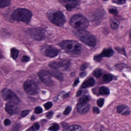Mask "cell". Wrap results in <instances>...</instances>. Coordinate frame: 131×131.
Segmentation results:
<instances>
[{
    "mask_svg": "<svg viewBox=\"0 0 131 131\" xmlns=\"http://www.w3.org/2000/svg\"><path fill=\"white\" fill-rule=\"evenodd\" d=\"M59 45L62 49L70 54L79 55L82 50L81 45L74 40H64L61 42Z\"/></svg>",
    "mask_w": 131,
    "mask_h": 131,
    "instance_id": "obj_1",
    "label": "cell"
},
{
    "mask_svg": "<svg viewBox=\"0 0 131 131\" xmlns=\"http://www.w3.org/2000/svg\"><path fill=\"white\" fill-rule=\"evenodd\" d=\"M32 14L29 10L23 8L17 9L14 11L12 17L14 20L28 24L31 20Z\"/></svg>",
    "mask_w": 131,
    "mask_h": 131,
    "instance_id": "obj_2",
    "label": "cell"
},
{
    "mask_svg": "<svg viewBox=\"0 0 131 131\" xmlns=\"http://www.w3.org/2000/svg\"><path fill=\"white\" fill-rule=\"evenodd\" d=\"M71 26L78 30H85L89 26L87 19L81 14H76L70 19Z\"/></svg>",
    "mask_w": 131,
    "mask_h": 131,
    "instance_id": "obj_3",
    "label": "cell"
},
{
    "mask_svg": "<svg viewBox=\"0 0 131 131\" xmlns=\"http://www.w3.org/2000/svg\"><path fill=\"white\" fill-rule=\"evenodd\" d=\"M76 35L82 42L87 46L93 47L96 45V40L94 36L85 30H78Z\"/></svg>",
    "mask_w": 131,
    "mask_h": 131,
    "instance_id": "obj_4",
    "label": "cell"
},
{
    "mask_svg": "<svg viewBox=\"0 0 131 131\" xmlns=\"http://www.w3.org/2000/svg\"><path fill=\"white\" fill-rule=\"evenodd\" d=\"M47 17L51 23L58 26H62L66 22L65 16L60 11H51L48 13Z\"/></svg>",
    "mask_w": 131,
    "mask_h": 131,
    "instance_id": "obj_5",
    "label": "cell"
},
{
    "mask_svg": "<svg viewBox=\"0 0 131 131\" xmlns=\"http://www.w3.org/2000/svg\"><path fill=\"white\" fill-rule=\"evenodd\" d=\"M2 96L3 99L6 101L13 102L17 104L20 102V100L17 96L12 90L5 88L2 91Z\"/></svg>",
    "mask_w": 131,
    "mask_h": 131,
    "instance_id": "obj_6",
    "label": "cell"
},
{
    "mask_svg": "<svg viewBox=\"0 0 131 131\" xmlns=\"http://www.w3.org/2000/svg\"><path fill=\"white\" fill-rule=\"evenodd\" d=\"M29 35L31 38L37 41L43 40L46 37L45 32L39 28H32L27 31Z\"/></svg>",
    "mask_w": 131,
    "mask_h": 131,
    "instance_id": "obj_7",
    "label": "cell"
},
{
    "mask_svg": "<svg viewBox=\"0 0 131 131\" xmlns=\"http://www.w3.org/2000/svg\"><path fill=\"white\" fill-rule=\"evenodd\" d=\"M25 92L29 95H35L38 92V87L36 83L30 80H27L24 83Z\"/></svg>",
    "mask_w": 131,
    "mask_h": 131,
    "instance_id": "obj_8",
    "label": "cell"
},
{
    "mask_svg": "<svg viewBox=\"0 0 131 131\" xmlns=\"http://www.w3.org/2000/svg\"><path fill=\"white\" fill-rule=\"evenodd\" d=\"M38 76L40 80L46 85L50 86L53 84V81L51 78V75L49 72L45 70H41L38 73Z\"/></svg>",
    "mask_w": 131,
    "mask_h": 131,
    "instance_id": "obj_9",
    "label": "cell"
},
{
    "mask_svg": "<svg viewBox=\"0 0 131 131\" xmlns=\"http://www.w3.org/2000/svg\"><path fill=\"white\" fill-rule=\"evenodd\" d=\"M42 52L43 55L50 58L56 57L58 54L57 49L50 46H46L43 47Z\"/></svg>",
    "mask_w": 131,
    "mask_h": 131,
    "instance_id": "obj_10",
    "label": "cell"
},
{
    "mask_svg": "<svg viewBox=\"0 0 131 131\" xmlns=\"http://www.w3.org/2000/svg\"><path fill=\"white\" fill-rule=\"evenodd\" d=\"M114 54V51L111 48L105 49L99 55H96L94 57L95 61L100 62L103 57H110Z\"/></svg>",
    "mask_w": 131,
    "mask_h": 131,
    "instance_id": "obj_11",
    "label": "cell"
},
{
    "mask_svg": "<svg viewBox=\"0 0 131 131\" xmlns=\"http://www.w3.org/2000/svg\"><path fill=\"white\" fill-rule=\"evenodd\" d=\"M60 1L68 10H72L79 4L77 0H60Z\"/></svg>",
    "mask_w": 131,
    "mask_h": 131,
    "instance_id": "obj_12",
    "label": "cell"
},
{
    "mask_svg": "<svg viewBox=\"0 0 131 131\" xmlns=\"http://www.w3.org/2000/svg\"><path fill=\"white\" fill-rule=\"evenodd\" d=\"M17 105L13 102H8L6 104L5 107L6 111L11 115L16 114L18 111Z\"/></svg>",
    "mask_w": 131,
    "mask_h": 131,
    "instance_id": "obj_13",
    "label": "cell"
},
{
    "mask_svg": "<svg viewBox=\"0 0 131 131\" xmlns=\"http://www.w3.org/2000/svg\"><path fill=\"white\" fill-rule=\"evenodd\" d=\"M69 64L68 61H53L50 62L49 65L50 68L56 69L62 67L67 68Z\"/></svg>",
    "mask_w": 131,
    "mask_h": 131,
    "instance_id": "obj_14",
    "label": "cell"
},
{
    "mask_svg": "<svg viewBox=\"0 0 131 131\" xmlns=\"http://www.w3.org/2000/svg\"><path fill=\"white\" fill-rule=\"evenodd\" d=\"M77 109L80 114H84L88 112L90 109V105L87 103H79L77 106Z\"/></svg>",
    "mask_w": 131,
    "mask_h": 131,
    "instance_id": "obj_15",
    "label": "cell"
},
{
    "mask_svg": "<svg viewBox=\"0 0 131 131\" xmlns=\"http://www.w3.org/2000/svg\"><path fill=\"white\" fill-rule=\"evenodd\" d=\"M117 110L118 113L123 115H128L130 113L129 108L126 105H122L118 106Z\"/></svg>",
    "mask_w": 131,
    "mask_h": 131,
    "instance_id": "obj_16",
    "label": "cell"
},
{
    "mask_svg": "<svg viewBox=\"0 0 131 131\" xmlns=\"http://www.w3.org/2000/svg\"><path fill=\"white\" fill-rule=\"evenodd\" d=\"M52 76L56 78L58 80L62 81L63 79V75L62 73L56 70H52L49 72Z\"/></svg>",
    "mask_w": 131,
    "mask_h": 131,
    "instance_id": "obj_17",
    "label": "cell"
},
{
    "mask_svg": "<svg viewBox=\"0 0 131 131\" xmlns=\"http://www.w3.org/2000/svg\"><path fill=\"white\" fill-rule=\"evenodd\" d=\"M95 83V81L93 78H90L85 81L82 84L81 88L85 89L93 86Z\"/></svg>",
    "mask_w": 131,
    "mask_h": 131,
    "instance_id": "obj_18",
    "label": "cell"
},
{
    "mask_svg": "<svg viewBox=\"0 0 131 131\" xmlns=\"http://www.w3.org/2000/svg\"><path fill=\"white\" fill-rule=\"evenodd\" d=\"M82 130V128L81 126L77 125H73L70 126L68 127L67 129H65L66 131H81Z\"/></svg>",
    "mask_w": 131,
    "mask_h": 131,
    "instance_id": "obj_19",
    "label": "cell"
},
{
    "mask_svg": "<svg viewBox=\"0 0 131 131\" xmlns=\"http://www.w3.org/2000/svg\"><path fill=\"white\" fill-rule=\"evenodd\" d=\"M100 94L102 95H108L110 93V90L107 87L103 86L100 87L99 89Z\"/></svg>",
    "mask_w": 131,
    "mask_h": 131,
    "instance_id": "obj_20",
    "label": "cell"
},
{
    "mask_svg": "<svg viewBox=\"0 0 131 131\" xmlns=\"http://www.w3.org/2000/svg\"><path fill=\"white\" fill-rule=\"evenodd\" d=\"M11 0H0V7L4 8L10 4Z\"/></svg>",
    "mask_w": 131,
    "mask_h": 131,
    "instance_id": "obj_21",
    "label": "cell"
},
{
    "mask_svg": "<svg viewBox=\"0 0 131 131\" xmlns=\"http://www.w3.org/2000/svg\"><path fill=\"white\" fill-rule=\"evenodd\" d=\"M119 23L118 20L116 19H112L110 21V26L112 29H116L118 27Z\"/></svg>",
    "mask_w": 131,
    "mask_h": 131,
    "instance_id": "obj_22",
    "label": "cell"
},
{
    "mask_svg": "<svg viewBox=\"0 0 131 131\" xmlns=\"http://www.w3.org/2000/svg\"><path fill=\"white\" fill-rule=\"evenodd\" d=\"M19 54V51L15 48H12L11 50V55L14 59H16L17 58Z\"/></svg>",
    "mask_w": 131,
    "mask_h": 131,
    "instance_id": "obj_23",
    "label": "cell"
},
{
    "mask_svg": "<svg viewBox=\"0 0 131 131\" xmlns=\"http://www.w3.org/2000/svg\"><path fill=\"white\" fill-rule=\"evenodd\" d=\"M103 79L104 82H109L113 80L112 76L110 74H105L103 76Z\"/></svg>",
    "mask_w": 131,
    "mask_h": 131,
    "instance_id": "obj_24",
    "label": "cell"
},
{
    "mask_svg": "<svg viewBox=\"0 0 131 131\" xmlns=\"http://www.w3.org/2000/svg\"><path fill=\"white\" fill-rule=\"evenodd\" d=\"M93 75L96 78H99L102 75V70L100 69H97L93 72Z\"/></svg>",
    "mask_w": 131,
    "mask_h": 131,
    "instance_id": "obj_25",
    "label": "cell"
},
{
    "mask_svg": "<svg viewBox=\"0 0 131 131\" xmlns=\"http://www.w3.org/2000/svg\"><path fill=\"white\" fill-rule=\"evenodd\" d=\"M89 100V99L88 96L86 95H83L79 99V103H86L88 102Z\"/></svg>",
    "mask_w": 131,
    "mask_h": 131,
    "instance_id": "obj_26",
    "label": "cell"
},
{
    "mask_svg": "<svg viewBox=\"0 0 131 131\" xmlns=\"http://www.w3.org/2000/svg\"><path fill=\"white\" fill-rule=\"evenodd\" d=\"M40 128V125L38 123H36L34 124L33 125L30 127L28 130L30 131H36L39 130Z\"/></svg>",
    "mask_w": 131,
    "mask_h": 131,
    "instance_id": "obj_27",
    "label": "cell"
},
{
    "mask_svg": "<svg viewBox=\"0 0 131 131\" xmlns=\"http://www.w3.org/2000/svg\"><path fill=\"white\" fill-rule=\"evenodd\" d=\"M59 129V125L57 124H53L49 128V130L50 131H57Z\"/></svg>",
    "mask_w": 131,
    "mask_h": 131,
    "instance_id": "obj_28",
    "label": "cell"
},
{
    "mask_svg": "<svg viewBox=\"0 0 131 131\" xmlns=\"http://www.w3.org/2000/svg\"><path fill=\"white\" fill-rule=\"evenodd\" d=\"M112 1L113 3L119 5L124 4L126 2L125 0H112Z\"/></svg>",
    "mask_w": 131,
    "mask_h": 131,
    "instance_id": "obj_29",
    "label": "cell"
},
{
    "mask_svg": "<svg viewBox=\"0 0 131 131\" xmlns=\"http://www.w3.org/2000/svg\"><path fill=\"white\" fill-rule=\"evenodd\" d=\"M97 104L100 107H102L104 105V99H100L98 100L97 102Z\"/></svg>",
    "mask_w": 131,
    "mask_h": 131,
    "instance_id": "obj_30",
    "label": "cell"
},
{
    "mask_svg": "<svg viewBox=\"0 0 131 131\" xmlns=\"http://www.w3.org/2000/svg\"><path fill=\"white\" fill-rule=\"evenodd\" d=\"M71 110H72V108H71V106H67V107L66 108L65 111L63 112V114H64V115H69L70 113V112H71Z\"/></svg>",
    "mask_w": 131,
    "mask_h": 131,
    "instance_id": "obj_31",
    "label": "cell"
},
{
    "mask_svg": "<svg viewBox=\"0 0 131 131\" xmlns=\"http://www.w3.org/2000/svg\"><path fill=\"white\" fill-rule=\"evenodd\" d=\"M52 106V103L51 102H48L45 103L44 105V106L45 109L46 110H49Z\"/></svg>",
    "mask_w": 131,
    "mask_h": 131,
    "instance_id": "obj_32",
    "label": "cell"
},
{
    "mask_svg": "<svg viewBox=\"0 0 131 131\" xmlns=\"http://www.w3.org/2000/svg\"><path fill=\"white\" fill-rule=\"evenodd\" d=\"M42 112V109L41 107L38 106L35 108V112L37 114H40Z\"/></svg>",
    "mask_w": 131,
    "mask_h": 131,
    "instance_id": "obj_33",
    "label": "cell"
},
{
    "mask_svg": "<svg viewBox=\"0 0 131 131\" xmlns=\"http://www.w3.org/2000/svg\"><path fill=\"white\" fill-rule=\"evenodd\" d=\"M30 111L29 110H24L21 113V116L23 117H25L29 113Z\"/></svg>",
    "mask_w": 131,
    "mask_h": 131,
    "instance_id": "obj_34",
    "label": "cell"
},
{
    "mask_svg": "<svg viewBox=\"0 0 131 131\" xmlns=\"http://www.w3.org/2000/svg\"><path fill=\"white\" fill-rule=\"evenodd\" d=\"M88 64L87 63H84L80 67V70L82 71L85 70L88 67Z\"/></svg>",
    "mask_w": 131,
    "mask_h": 131,
    "instance_id": "obj_35",
    "label": "cell"
},
{
    "mask_svg": "<svg viewBox=\"0 0 131 131\" xmlns=\"http://www.w3.org/2000/svg\"><path fill=\"white\" fill-rule=\"evenodd\" d=\"M22 60L24 62H27L29 61L30 58L27 56H24L22 57Z\"/></svg>",
    "mask_w": 131,
    "mask_h": 131,
    "instance_id": "obj_36",
    "label": "cell"
},
{
    "mask_svg": "<svg viewBox=\"0 0 131 131\" xmlns=\"http://www.w3.org/2000/svg\"><path fill=\"white\" fill-rule=\"evenodd\" d=\"M53 112L50 111V112H49L47 114H46L47 118H48V119H50V118H52L53 115Z\"/></svg>",
    "mask_w": 131,
    "mask_h": 131,
    "instance_id": "obj_37",
    "label": "cell"
},
{
    "mask_svg": "<svg viewBox=\"0 0 131 131\" xmlns=\"http://www.w3.org/2000/svg\"><path fill=\"white\" fill-rule=\"evenodd\" d=\"M4 124L5 125L9 126V125L11 124V121L8 119H5V121H4Z\"/></svg>",
    "mask_w": 131,
    "mask_h": 131,
    "instance_id": "obj_38",
    "label": "cell"
},
{
    "mask_svg": "<svg viewBox=\"0 0 131 131\" xmlns=\"http://www.w3.org/2000/svg\"><path fill=\"white\" fill-rule=\"evenodd\" d=\"M110 13L112 14H114V15H116L117 14V11L116 9H110L109 10Z\"/></svg>",
    "mask_w": 131,
    "mask_h": 131,
    "instance_id": "obj_39",
    "label": "cell"
},
{
    "mask_svg": "<svg viewBox=\"0 0 131 131\" xmlns=\"http://www.w3.org/2000/svg\"><path fill=\"white\" fill-rule=\"evenodd\" d=\"M93 112H94V113H97V114L99 113V109L98 108H97V107H93Z\"/></svg>",
    "mask_w": 131,
    "mask_h": 131,
    "instance_id": "obj_40",
    "label": "cell"
},
{
    "mask_svg": "<svg viewBox=\"0 0 131 131\" xmlns=\"http://www.w3.org/2000/svg\"><path fill=\"white\" fill-rule=\"evenodd\" d=\"M79 79H77L75 80V82H74V84H73V86H76L79 84Z\"/></svg>",
    "mask_w": 131,
    "mask_h": 131,
    "instance_id": "obj_41",
    "label": "cell"
},
{
    "mask_svg": "<svg viewBox=\"0 0 131 131\" xmlns=\"http://www.w3.org/2000/svg\"><path fill=\"white\" fill-rule=\"evenodd\" d=\"M86 75V73L85 72H82L80 74V77H84Z\"/></svg>",
    "mask_w": 131,
    "mask_h": 131,
    "instance_id": "obj_42",
    "label": "cell"
},
{
    "mask_svg": "<svg viewBox=\"0 0 131 131\" xmlns=\"http://www.w3.org/2000/svg\"><path fill=\"white\" fill-rule=\"evenodd\" d=\"M82 91H81V90H80V91H78L77 92V96H80V95L82 94Z\"/></svg>",
    "mask_w": 131,
    "mask_h": 131,
    "instance_id": "obj_43",
    "label": "cell"
},
{
    "mask_svg": "<svg viewBox=\"0 0 131 131\" xmlns=\"http://www.w3.org/2000/svg\"><path fill=\"white\" fill-rule=\"evenodd\" d=\"M35 117H34V116L33 115L32 116V117H31V119H32V120H34L35 119Z\"/></svg>",
    "mask_w": 131,
    "mask_h": 131,
    "instance_id": "obj_44",
    "label": "cell"
},
{
    "mask_svg": "<svg viewBox=\"0 0 131 131\" xmlns=\"http://www.w3.org/2000/svg\"><path fill=\"white\" fill-rule=\"evenodd\" d=\"M104 1H108V0H103Z\"/></svg>",
    "mask_w": 131,
    "mask_h": 131,
    "instance_id": "obj_45",
    "label": "cell"
},
{
    "mask_svg": "<svg viewBox=\"0 0 131 131\" xmlns=\"http://www.w3.org/2000/svg\"><path fill=\"white\" fill-rule=\"evenodd\" d=\"M130 37H131V34H130Z\"/></svg>",
    "mask_w": 131,
    "mask_h": 131,
    "instance_id": "obj_46",
    "label": "cell"
}]
</instances>
